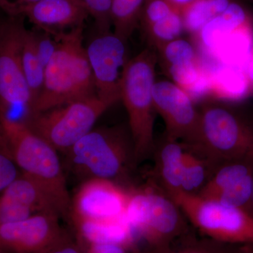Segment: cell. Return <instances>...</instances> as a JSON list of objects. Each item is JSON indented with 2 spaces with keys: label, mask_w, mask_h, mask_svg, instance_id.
I'll use <instances>...</instances> for the list:
<instances>
[{
  "label": "cell",
  "mask_w": 253,
  "mask_h": 253,
  "mask_svg": "<svg viewBox=\"0 0 253 253\" xmlns=\"http://www.w3.org/2000/svg\"><path fill=\"white\" fill-rule=\"evenodd\" d=\"M61 214L54 201L38 183L18 176L0 195V224L22 220L39 213Z\"/></svg>",
  "instance_id": "15"
},
{
  "label": "cell",
  "mask_w": 253,
  "mask_h": 253,
  "mask_svg": "<svg viewBox=\"0 0 253 253\" xmlns=\"http://www.w3.org/2000/svg\"><path fill=\"white\" fill-rule=\"evenodd\" d=\"M184 149L182 142L166 139L158 151L156 172L164 191L181 189Z\"/></svg>",
  "instance_id": "19"
},
{
  "label": "cell",
  "mask_w": 253,
  "mask_h": 253,
  "mask_svg": "<svg viewBox=\"0 0 253 253\" xmlns=\"http://www.w3.org/2000/svg\"><path fill=\"white\" fill-rule=\"evenodd\" d=\"M35 31L37 52L42 63L46 68L57 49L58 42L52 33L38 29Z\"/></svg>",
  "instance_id": "29"
},
{
  "label": "cell",
  "mask_w": 253,
  "mask_h": 253,
  "mask_svg": "<svg viewBox=\"0 0 253 253\" xmlns=\"http://www.w3.org/2000/svg\"><path fill=\"white\" fill-rule=\"evenodd\" d=\"M244 71L251 88V92H253V46L250 53L249 59L246 63V67Z\"/></svg>",
  "instance_id": "34"
},
{
  "label": "cell",
  "mask_w": 253,
  "mask_h": 253,
  "mask_svg": "<svg viewBox=\"0 0 253 253\" xmlns=\"http://www.w3.org/2000/svg\"><path fill=\"white\" fill-rule=\"evenodd\" d=\"M248 1H251V2L253 3V0H248Z\"/></svg>",
  "instance_id": "39"
},
{
  "label": "cell",
  "mask_w": 253,
  "mask_h": 253,
  "mask_svg": "<svg viewBox=\"0 0 253 253\" xmlns=\"http://www.w3.org/2000/svg\"><path fill=\"white\" fill-rule=\"evenodd\" d=\"M253 188V161H230L214 168L197 194L249 211Z\"/></svg>",
  "instance_id": "14"
},
{
  "label": "cell",
  "mask_w": 253,
  "mask_h": 253,
  "mask_svg": "<svg viewBox=\"0 0 253 253\" xmlns=\"http://www.w3.org/2000/svg\"><path fill=\"white\" fill-rule=\"evenodd\" d=\"M0 144L23 174L49 195L61 217L68 215L71 198L57 151L26 123L1 114Z\"/></svg>",
  "instance_id": "1"
},
{
  "label": "cell",
  "mask_w": 253,
  "mask_h": 253,
  "mask_svg": "<svg viewBox=\"0 0 253 253\" xmlns=\"http://www.w3.org/2000/svg\"><path fill=\"white\" fill-rule=\"evenodd\" d=\"M94 18L100 34L110 33L112 26L111 7L113 0H79Z\"/></svg>",
  "instance_id": "28"
},
{
  "label": "cell",
  "mask_w": 253,
  "mask_h": 253,
  "mask_svg": "<svg viewBox=\"0 0 253 253\" xmlns=\"http://www.w3.org/2000/svg\"><path fill=\"white\" fill-rule=\"evenodd\" d=\"M126 42L114 33H105L86 48L96 95L115 104L121 100V77L127 61Z\"/></svg>",
  "instance_id": "12"
},
{
  "label": "cell",
  "mask_w": 253,
  "mask_h": 253,
  "mask_svg": "<svg viewBox=\"0 0 253 253\" xmlns=\"http://www.w3.org/2000/svg\"><path fill=\"white\" fill-rule=\"evenodd\" d=\"M6 14L27 18L38 29L50 33L83 26L89 16L79 0H41L15 7Z\"/></svg>",
  "instance_id": "16"
},
{
  "label": "cell",
  "mask_w": 253,
  "mask_h": 253,
  "mask_svg": "<svg viewBox=\"0 0 253 253\" xmlns=\"http://www.w3.org/2000/svg\"><path fill=\"white\" fill-rule=\"evenodd\" d=\"M41 0H0V8L5 13H7L9 10L17 6L33 4Z\"/></svg>",
  "instance_id": "33"
},
{
  "label": "cell",
  "mask_w": 253,
  "mask_h": 253,
  "mask_svg": "<svg viewBox=\"0 0 253 253\" xmlns=\"http://www.w3.org/2000/svg\"><path fill=\"white\" fill-rule=\"evenodd\" d=\"M173 83L184 89L194 100L208 94L209 71L203 67L200 60L195 62L168 68Z\"/></svg>",
  "instance_id": "22"
},
{
  "label": "cell",
  "mask_w": 253,
  "mask_h": 253,
  "mask_svg": "<svg viewBox=\"0 0 253 253\" xmlns=\"http://www.w3.org/2000/svg\"><path fill=\"white\" fill-rule=\"evenodd\" d=\"M174 1H176V0H174Z\"/></svg>",
  "instance_id": "40"
},
{
  "label": "cell",
  "mask_w": 253,
  "mask_h": 253,
  "mask_svg": "<svg viewBox=\"0 0 253 253\" xmlns=\"http://www.w3.org/2000/svg\"><path fill=\"white\" fill-rule=\"evenodd\" d=\"M157 50L168 69L199 60L194 45L181 38L169 42Z\"/></svg>",
  "instance_id": "26"
},
{
  "label": "cell",
  "mask_w": 253,
  "mask_h": 253,
  "mask_svg": "<svg viewBox=\"0 0 253 253\" xmlns=\"http://www.w3.org/2000/svg\"><path fill=\"white\" fill-rule=\"evenodd\" d=\"M132 253H141L140 248L139 246H136L134 249H133Z\"/></svg>",
  "instance_id": "37"
},
{
  "label": "cell",
  "mask_w": 253,
  "mask_h": 253,
  "mask_svg": "<svg viewBox=\"0 0 253 253\" xmlns=\"http://www.w3.org/2000/svg\"><path fill=\"white\" fill-rule=\"evenodd\" d=\"M153 97L156 113L166 126V139L188 142L199 120V110L192 98L175 83L167 81H156Z\"/></svg>",
  "instance_id": "13"
},
{
  "label": "cell",
  "mask_w": 253,
  "mask_h": 253,
  "mask_svg": "<svg viewBox=\"0 0 253 253\" xmlns=\"http://www.w3.org/2000/svg\"><path fill=\"white\" fill-rule=\"evenodd\" d=\"M18 168L0 144V193L18 176Z\"/></svg>",
  "instance_id": "30"
},
{
  "label": "cell",
  "mask_w": 253,
  "mask_h": 253,
  "mask_svg": "<svg viewBox=\"0 0 253 253\" xmlns=\"http://www.w3.org/2000/svg\"><path fill=\"white\" fill-rule=\"evenodd\" d=\"M251 93L244 71L235 66L221 64L209 71L208 94L219 99L236 101Z\"/></svg>",
  "instance_id": "18"
},
{
  "label": "cell",
  "mask_w": 253,
  "mask_h": 253,
  "mask_svg": "<svg viewBox=\"0 0 253 253\" xmlns=\"http://www.w3.org/2000/svg\"><path fill=\"white\" fill-rule=\"evenodd\" d=\"M79 245L84 253H132L133 249L136 246L130 247L116 243Z\"/></svg>",
  "instance_id": "31"
},
{
  "label": "cell",
  "mask_w": 253,
  "mask_h": 253,
  "mask_svg": "<svg viewBox=\"0 0 253 253\" xmlns=\"http://www.w3.org/2000/svg\"><path fill=\"white\" fill-rule=\"evenodd\" d=\"M249 211H250V212L252 213V214H253V188L252 196H251V203H250Z\"/></svg>",
  "instance_id": "36"
},
{
  "label": "cell",
  "mask_w": 253,
  "mask_h": 253,
  "mask_svg": "<svg viewBox=\"0 0 253 253\" xmlns=\"http://www.w3.org/2000/svg\"><path fill=\"white\" fill-rule=\"evenodd\" d=\"M126 215L146 247L166 246L188 235L180 209L164 190L154 186L129 190Z\"/></svg>",
  "instance_id": "7"
},
{
  "label": "cell",
  "mask_w": 253,
  "mask_h": 253,
  "mask_svg": "<svg viewBox=\"0 0 253 253\" xmlns=\"http://www.w3.org/2000/svg\"><path fill=\"white\" fill-rule=\"evenodd\" d=\"M24 19L9 16L0 23V114L26 123L33 99L21 63Z\"/></svg>",
  "instance_id": "9"
},
{
  "label": "cell",
  "mask_w": 253,
  "mask_h": 253,
  "mask_svg": "<svg viewBox=\"0 0 253 253\" xmlns=\"http://www.w3.org/2000/svg\"><path fill=\"white\" fill-rule=\"evenodd\" d=\"M59 218L54 213H39L0 224V249L8 253H45L66 234Z\"/></svg>",
  "instance_id": "11"
},
{
  "label": "cell",
  "mask_w": 253,
  "mask_h": 253,
  "mask_svg": "<svg viewBox=\"0 0 253 253\" xmlns=\"http://www.w3.org/2000/svg\"><path fill=\"white\" fill-rule=\"evenodd\" d=\"M237 246L221 244L205 237L193 239L187 235L166 246L140 249L141 253H237Z\"/></svg>",
  "instance_id": "23"
},
{
  "label": "cell",
  "mask_w": 253,
  "mask_h": 253,
  "mask_svg": "<svg viewBox=\"0 0 253 253\" xmlns=\"http://www.w3.org/2000/svg\"><path fill=\"white\" fill-rule=\"evenodd\" d=\"M45 253H84L77 241H74L67 233Z\"/></svg>",
  "instance_id": "32"
},
{
  "label": "cell",
  "mask_w": 253,
  "mask_h": 253,
  "mask_svg": "<svg viewBox=\"0 0 253 253\" xmlns=\"http://www.w3.org/2000/svg\"><path fill=\"white\" fill-rule=\"evenodd\" d=\"M181 3L174 0H146L139 17L143 30L180 9Z\"/></svg>",
  "instance_id": "27"
},
{
  "label": "cell",
  "mask_w": 253,
  "mask_h": 253,
  "mask_svg": "<svg viewBox=\"0 0 253 253\" xmlns=\"http://www.w3.org/2000/svg\"><path fill=\"white\" fill-rule=\"evenodd\" d=\"M66 154L71 169L86 179L114 181L136 163L130 134L120 126L93 129Z\"/></svg>",
  "instance_id": "5"
},
{
  "label": "cell",
  "mask_w": 253,
  "mask_h": 253,
  "mask_svg": "<svg viewBox=\"0 0 253 253\" xmlns=\"http://www.w3.org/2000/svg\"><path fill=\"white\" fill-rule=\"evenodd\" d=\"M230 4L229 0H189L181 3L184 30L196 34L206 23L224 12Z\"/></svg>",
  "instance_id": "21"
},
{
  "label": "cell",
  "mask_w": 253,
  "mask_h": 253,
  "mask_svg": "<svg viewBox=\"0 0 253 253\" xmlns=\"http://www.w3.org/2000/svg\"><path fill=\"white\" fill-rule=\"evenodd\" d=\"M252 25L249 13L239 4L231 2L224 12L206 23L195 36L202 51L214 56L221 42L228 34Z\"/></svg>",
  "instance_id": "17"
},
{
  "label": "cell",
  "mask_w": 253,
  "mask_h": 253,
  "mask_svg": "<svg viewBox=\"0 0 253 253\" xmlns=\"http://www.w3.org/2000/svg\"><path fill=\"white\" fill-rule=\"evenodd\" d=\"M237 253H253V243L238 246Z\"/></svg>",
  "instance_id": "35"
},
{
  "label": "cell",
  "mask_w": 253,
  "mask_h": 253,
  "mask_svg": "<svg viewBox=\"0 0 253 253\" xmlns=\"http://www.w3.org/2000/svg\"><path fill=\"white\" fill-rule=\"evenodd\" d=\"M21 63L23 74L33 99V106L42 90L45 74V67L43 66L37 52L34 31L26 29L25 31L21 49Z\"/></svg>",
  "instance_id": "20"
},
{
  "label": "cell",
  "mask_w": 253,
  "mask_h": 253,
  "mask_svg": "<svg viewBox=\"0 0 253 253\" xmlns=\"http://www.w3.org/2000/svg\"><path fill=\"white\" fill-rule=\"evenodd\" d=\"M183 144L204 158L212 172L230 161L253 162V124L225 105L205 104L192 137Z\"/></svg>",
  "instance_id": "3"
},
{
  "label": "cell",
  "mask_w": 253,
  "mask_h": 253,
  "mask_svg": "<svg viewBox=\"0 0 253 253\" xmlns=\"http://www.w3.org/2000/svg\"><path fill=\"white\" fill-rule=\"evenodd\" d=\"M0 253H8L5 252V251H1V250L0 249Z\"/></svg>",
  "instance_id": "38"
},
{
  "label": "cell",
  "mask_w": 253,
  "mask_h": 253,
  "mask_svg": "<svg viewBox=\"0 0 253 253\" xmlns=\"http://www.w3.org/2000/svg\"><path fill=\"white\" fill-rule=\"evenodd\" d=\"M52 34L57 40V49L46 66L44 86L31 116L96 94L83 44V26Z\"/></svg>",
  "instance_id": "2"
},
{
  "label": "cell",
  "mask_w": 253,
  "mask_h": 253,
  "mask_svg": "<svg viewBox=\"0 0 253 253\" xmlns=\"http://www.w3.org/2000/svg\"><path fill=\"white\" fill-rule=\"evenodd\" d=\"M184 30V21L179 11L172 13L161 21L155 23L144 30L151 48L155 50L178 39Z\"/></svg>",
  "instance_id": "25"
},
{
  "label": "cell",
  "mask_w": 253,
  "mask_h": 253,
  "mask_svg": "<svg viewBox=\"0 0 253 253\" xmlns=\"http://www.w3.org/2000/svg\"><path fill=\"white\" fill-rule=\"evenodd\" d=\"M158 55L153 48L127 60L121 81V100L127 113L136 162L146 158L154 146L156 111L153 90Z\"/></svg>",
  "instance_id": "4"
},
{
  "label": "cell",
  "mask_w": 253,
  "mask_h": 253,
  "mask_svg": "<svg viewBox=\"0 0 253 253\" xmlns=\"http://www.w3.org/2000/svg\"><path fill=\"white\" fill-rule=\"evenodd\" d=\"M114 104L94 94L36 113L25 123L56 151L66 153Z\"/></svg>",
  "instance_id": "8"
},
{
  "label": "cell",
  "mask_w": 253,
  "mask_h": 253,
  "mask_svg": "<svg viewBox=\"0 0 253 253\" xmlns=\"http://www.w3.org/2000/svg\"><path fill=\"white\" fill-rule=\"evenodd\" d=\"M129 191L109 179H86L71 199V220L101 221L126 215Z\"/></svg>",
  "instance_id": "10"
},
{
  "label": "cell",
  "mask_w": 253,
  "mask_h": 253,
  "mask_svg": "<svg viewBox=\"0 0 253 253\" xmlns=\"http://www.w3.org/2000/svg\"><path fill=\"white\" fill-rule=\"evenodd\" d=\"M165 191L204 237L231 246L253 243V214L248 210L181 190Z\"/></svg>",
  "instance_id": "6"
},
{
  "label": "cell",
  "mask_w": 253,
  "mask_h": 253,
  "mask_svg": "<svg viewBox=\"0 0 253 253\" xmlns=\"http://www.w3.org/2000/svg\"><path fill=\"white\" fill-rule=\"evenodd\" d=\"M146 0H113L111 22L114 34L125 42L132 34Z\"/></svg>",
  "instance_id": "24"
}]
</instances>
